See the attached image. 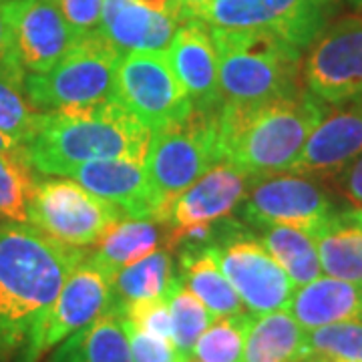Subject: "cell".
<instances>
[{"label": "cell", "mask_w": 362, "mask_h": 362, "mask_svg": "<svg viewBox=\"0 0 362 362\" xmlns=\"http://www.w3.org/2000/svg\"><path fill=\"white\" fill-rule=\"evenodd\" d=\"M87 254L30 223H0V362H25L69 274Z\"/></svg>", "instance_id": "obj_1"}, {"label": "cell", "mask_w": 362, "mask_h": 362, "mask_svg": "<svg viewBox=\"0 0 362 362\" xmlns=\"http://www.w3.org/2000/svg\"><path fill=\"white\" fill-rule=\"evenodd\" d=\"M151 131L117 101L45 111L39 129L23 147L35 173L66 177L97 159H127L145 165Z\"/></svg>", "instance_id": "obj_2"}, {"label": "cell", "mask_w": 362, "mask_h": 362, "mask_svg": "<svg viewBox=\"0 0 362 362\" xmlns=\"http://www.w3.org/2000/svg\"><path fill=\"white\" fill-rule=\"evenodd\" d=\"M324 115L308 89L250 109H218L221 159L250 180L288 173Z\"/></svg>", "instance_id": "obj_3"}, {"label": "cell", "mask_w": 362, "mask_h": 362, "mask_svg": "<svg viewBox=\"0 0 362 362\" xmlns=\"http://www.w3.org/2000/svg\"><path fill=\"white\" fill-rule=\"evenodd\" d=\"M207 28L218 54L220 109H250L302 90L300 49L270 33Z\"/></svg>", "instance_id": "obj_4"}, {"label": "cell", "mask_w": 362, "mask_h": 362, "mask_svg": "<svg viewBox=\"0 0 362 362\" xmlns=\"http://www.w3.org/2000/svg\"><path fill=\"white\" fill-rule=\"evenodd\" d=\"M221 161L218 111H192L183 121L151 133L145 171L153 189L157 221L168 226L171 204L207 169Z\"/></svg>", "instance_id": "obj_5"}, {"label": "cell", "mask_w": 362, "mask_h": 362, "mask_svg": "<svg viewBox=\"0 0 362 362\" xmlns=\"http://www.w3.org/2000/svg\"><path fill=\"white\" fill-rule=\"evenodd\" d=\"M121 59L101 30L85 35L51 71L26 75V95L40 111L115 101Z\"/></svg>", "instance_id": "obj_6"}, {"label": "cell", "mask_w": 362, "mask_h": 362, "mask_svg": "<svg viewBox=\"0 0 362 362\" xmlns=\"http://www.w3.org/2000/svg\"><path fill=\"white\" fill-rule=\"evenodd\" d=\"M209 246L250 314L259 316L288 308L296 284L250 228L228 218L218 221Z\"/></svg>", "instance_id": "obj_7"}, {"label": "cell", "mask_w": 362, "mask_h": 362, "mask_svg": "<svg viewBox=\"0 0 362 362\" xmlns=\"http://www.w3.org/2000/svg\"><path fill=\"white\" fill-rule=\"evenodd\" d=\"M127 218L119 207L90 194L71 177L37 181L28 204V223L54 242L89 247Z\"/></svg>", "instance_id": "obj_8"}, {"label": "cell", "mask_w": 362, "mask_h": 362, "mask_svg": "<svg viewBox=\"0 0 362 362\" xmlns=\"http://www.w3.org/2000/svg\"><path fill=\"white\" fill-rule=\"evenodd\" d=\"M337 0H209L197 18L214 28L270 33L304 52L322 35Z\"/></svg>", "instance_id": "obj_9"}, {"label": "cell", "mask_w": 362, "mask_h": 362, "mask_svg": "<svg viewBox=\"0 0 362 362\" xmlns=\"http://www.w3.org/2000/svg\"><path fill=\"white\" fill-rule=\"evenodd\" d=\"M115 101L151 133L183 121L194 111L165 51L123 54L117 66Z\"/></svg>", "instance_id": "obj_10"}, {"label": "cell", "mask_w": 362, "mask_h": 362, "mask_svg": "<svg viewBox=\"0 0 362 362\" xmlns=\"http://www.w3.org/2000/svg\"><path fill=\"white\" fill-rule=\"evenodd\" d=\"M306 89L322 103L362 97V13L328 25L302 65Z\"/></svg>", "instance_id": "obj_11"}, {"label": "cell", "mask_w": 362, "mask_h": 362, "mask_svg": "<svg viewBox=\"0 0 362 362\" xmlns=\"http://www.w3.org/2000/svg\"><path fill=\"white\" fill-rule=\"evenodd\" d=\"M238 207L240 218L252 228L290 226L312 233L332 209V202L312 177L276 173L250 181Z\"/></svg>", "instance_id": "obj_12"}, {"label": "cell", "mask_w": 362, "mask_h": 362, "mask_svg": "<svg viewBox=\"0 0 362 362\" xmlns=\"http://www.w3.org/2000/svg\"><path fill=\"white\" fill-rule=\"evenodd\" d=\"M111 306V276L85 256L69 274L59 296L47 314L37 342L25 362H39L49 350L93 324Z\"/></svg>", "instance_id": "obj_13"}, {"label": "cell", "mask_w": 362, "mask_h": 362, "mask_svg": "<svg viewBox=\"0 0 362 362\" xmlns=\"http://www.w3.org/2000/svg\"><path fill=\"white\" fill-rule=\"evenodd\" d=\"M14 57L26 75L47 73L81 37L66 25L54 0H6Z\"/></svg>", "instance_id": "obj_14"}, {"label": "cell", "mask_w": 362, "mask_h": 362, "mask_svg": "<svg viewBox=\"0 0 362 362\" xmlns=\"http://www.w3.org/2000/svg\"><path fill=\"white\" fill-rule=\"evenodd\" d=\"M346 103L324 115L288 173L330 177L362 156V97Z\"/></svg>", "instance_id": "obj_15"}, {"label": "cell", "mask_w": 362, "mask_h": 362, "mask_svg": "<svg viewBox=\"0 0 362 362\" xmlns=\"http://www.w3.org/2000/svg\"><path fill=\"white\" fill-rule=\"evenodd\" d=\"M250 181L235 165L223 159L218 161L171 204L168 214L169 230L180 232L230 218L233 209L242 204Z\"/></svg>", "instance_id": "obj_16"}, {"label": "cell", "mask_w": 362, "mask_h": 362, "mask_svg": "<svg viewBox=\"0 0 362 362\" xmlns=\"http://www.w3.org/2000/svg\"><path fill=\"white\" fill-rule=\"evenodd\" d=\"M165 54L173 75L189 95L195 111H218V54L206 23H202L199 18H189L180 25Z\"/></svg>", "instance_id": "obj_17"}, {"label": "cell", "mask_w": 362, "mask_h": 362, "mask_svg": "<svg viewBox=\"0 0 362 362\" xmlns=\"http://www.w3.org/2000/svg\"><path fill=\"white\" fill-rule=\"evenodd\" d=\"M66 177L119 207L127 218L157 221V206L145 165L127 159H97L73 169Z\"/></svg>", "instance_id": "obj_18"}, {"label": "cell", "mask_w": 362, "mask_h": 362, "mask_svg": "<svg viewBox=\"0 0 362 362\" xmlns=\"http://www.w3.org/2000/svg\"><path fill=\"white\" fill-rule=\"evenodd\" d=\"M181 21L145 8L133 0H105L101 16L103 37L121 54L168 51Z\"/></svg>", "instance_id": "obj_19"}, {"label": "cell", "mask_w": 362, "mask_h": 362, "mask_svg": "<svg viewBox=\"0 0 362 362\" xmlns=\"http://www.w3.org/2000/svg\"><path fill=\"white\" fill-rule=\"evenodd\" d=\"M286 310L304 330L362 320V284L320 276L298 286Z\"/></svg>", "instance_id": "obj_20"}, {"label": "cell", "mask_w": 362, "mask_h": 362, "mask_svg": "<svg viewBox=\"0 0 362 362\" xmlns=\"http://www.w3.org/2000/svg\"><path fill=\"white\" fill-rule=\"evenodd\" d=\"M310 235L326 276L362 284V207H332Z\"/></svg>", "instance_id": "obj_21"}, {"label": "cell", "mask_w": 362, "mask_h": 362, "mask_svg": "<svg viewBox=\"0 0 362 362\" xmlns=\"http://www.w3.org/2000/svg\"><path fill=\"white\" fill-rule=\"evenodd\" d=\"M308 354V330L288 310H276L254 316L242 362H306Z\"/></svg>", "instance_id": "obj_22"}, {"label": "cell", "mask_w": 362, "mask_h": 362, "mask_svg": "<svg viewBox=\"0 0 362 362\" xmlns=\"http://www.w3.org/2000/svg\"><path fill=\"white\" fill-rule=\"evenodd\" d=\"M180 280L199 298L214 318L244 312V304L223 276L211 246H183L180 254Z\"/></svg>", "instance_id": "obj_23"}, {"label": "cell", "mask_w": 362, "mask_h": 362, "mask_svg": "<svg viewBox=\"0 0 362 362\" xmlns=\"http://www.w3.org/2000/svg\"><path fill=\"white\" fill-rule=\"evenodd\" d=\"M52 362H133L121 312L101 314L57 346Z\"/></svg>", "instance_id": "obj_24"}, {"label": "cell", "mask_w": 362, "mask_h": 362, "mask_svg": "<svg viewBox=\"0 0 362 362\" xmlns=\"http://www.w3.org/2000/svg\"><path fill=\"white\" fill-rule=\"evenodd\" d=\"M159 221L147 218H123L99 240L97 252L90 256L113 280V276L121 268L131 266L159 250Z\"/></svg>", "instance_id": "obj_25"}, {"label": "cell", "mask_w": 362, "mask_h": 362, "mask_svg": "<svg viewBox=\"0 0 362 362\" xmlns=\"http://www.w3.org/2000/svg\"><path fill=\"white\" fill-rule=\"evenodd\" d=\"M42 113L26 95V71L18 61H0V131L25 147L39 129Z\"/></svg>", "instance_id": "obj_26"}, {"label": "cell", "mask_w": 362, "mask_h": 362, "mask_svg": "<svg viewBox=\"0 0 362 362\" xmlns=\"http://www.w3.org/2000/svg\"><path fill=\"white\" fill-rule=\"evenodd\" d=\"M175 278L171 246L159 247L153 254L139 262L125 266L117 272L111 280V306L121 310L125 304L143 298L165 296L171 280Z\"/></svg>", "instance_id": "obj_27"}, {"label": "cell", "mask_w": 362, "mask_h": 362, "mask_svg": "<svg viewBox=\"0 0 362 362\" xmlns=\"http://www.w3.org/2000/svg\"><path fill=\"white\" fill-rule=\"evenodd\" d=\"M258 240L272 254L296 286H304L322 276L320 256L310 233L290 226H262Z\"/></svg>", "instance_id": "obj_28"}, {"label": "cell", "mask_w": 362, "mask_h": 362, "mask_svg": "<svg viewBox=\"0 0 362 362\" xmlns=\"http://www.w3.org/2000/svg\"><path fill=\"white\" fill-rule=\"evenodd\" d=\"M165 302H168L169 316H171L173 344L180 352L181 361L189 362L194 358L195 342L216 318L207 310L206 304L195 296L189 288L183 286L177 274L165 292Z\"/></svg>", "instance_id": "obj_29"}, {"label": "cell", "mask_w": 362, "mask_h": 362, "mask_svg": "<svg viewBox=\"0 0 362 362\" xmlns=\"http://www.w3.org/2000/svg\"><path fill=\"white\" fill-rule=\"evenodd\" d=\"M254 314L247 310L216 318L195 342L194 358L197 362H242L247 332Z\"/></svg>", "instance_id": "obj_30"}, {"label": "cell", "mask_w": 362, "mask_h": 362, "mask_svg": "<svg viewBox=\"0 0 362 362\" xmlns=\"http://www.w3.org/2000/svg\"><path fill=\"white\" fill-rule=\"evenodd\" d=\"M37 181L23 151L0 153V220L28 223V204Z\"/></svg>", "instance_id": "obj_31"}, {"label": "cell", "mask_w": 362, "mask_h": 362, "mask_svg": "<svg viewBox=\"0 0 362 362\" xmlns=\"http://www.w3.org/2000/svg\"><path fill=\"white\" fill-rule=\"evenodd\" d=\"M121 316L133 326L141 328L149 334L168 338L173 342V330H171V316L165 296L159 298H143L125 304L121 310Z\"/></svg>", "instance_id": "obj_32"}, {"label": "cell", "mask_w": 362, "mask_h": 362, "mask_svg": "<svg viewBox=\"0 0 362 362\" xmlns=\"http://www.w3.org/2000/svg\"><path fill=\"white\" fill-rule=\"evenodd\" d=\"M123 318V316H121ZM123 328L129 340L133 362H183L175 344L168 338L149 334L123 318Z\"/></svg>", "instance_id": "obj_33"}, {"label": "cell", "mask_w": 362, "mask_h": 362, "mask_svg": "<svg viewBox=\"0 0 362 362\" xmlns=\"http://www.w3.org/2000/svg\"><path fill=\"white\" fill-rule=\"evenodd\" d=\"M105 0H54L66 25L75 30L77 37L97 33L101 28Z\"/></svg>", "instance_id": "obj_34"}, {"label": "cell", "mask_w": 362, "mask_h": 362, "mask_svg": "<svg viewBox=\"0 0 362 362\" xmlns=\"http://www.w3.org/2000/svg\"><path fill=\"white\" fill-rule=\"evenodd\" d=\"M338 175H340V185L344 194L349 195L356 206L362 207V156L356 157Z\"/></svg>", "instance_id": "obj_35"}, {"label": "cell", "mask_w": 362, "mask_h": 362, "mask_svg": "<svg viewBox=\"0 0 362 362\" xmlns=\"http://www.w3.org/2000/svg\"><path fill=\"white\" fill-rule=\"evenodd\" d=\"M0 61H16L13 33H11V23L6 14V0H0Z\"/></svg>", "instance_id": "obj_36"}, {"label": "cell", "mask_w": 362, "mask_h": 362, "mask_svg": "<svg viewBox=\"0 0 362 362\" xmlns=\"http://www.w3.org/2000/svg\"><path fill=\"white\" fill-rule=\"evenodd\" d=\"M137 4H141L145 8H151V11H157V13L169 14V16H175L177 21L185 23L189 21L192 16L187 14V11L183 8L181 0H133Z\"/></svg>", "instance_id": "obj_37"}, {"label": "cell", "mask_w": 362, "mask_h": 362, "mask_svg": "<svg viewBox=\"0 0 362 362\" xmlns=\"http://www.w3.org/2000/svg\"><path fill=\"white\" fill-rule=\"evenodd\" d=\"M209 0H181V4H183V8L187 11V14L192 16V18H197V14L199 11L206 6Z\"/></svg>", "instance_id": "obj_38"}, {"label": "cell", "mask_w": 362, "mask_h": 362, "mask_svg": "<svg viewBox=\"0 0 362 362\" xmlns=\"http://www.w3.org/2000/svg\"><path fill=\"white\" fill-rule=\"evenodd\" d=\"M18 151H23V147H18L11 137H6L0 131V153H18Z\"/></svg>", "instance_id": "obj_39"}, {"label": "cell", "mask_w": 362, "mask_h": 362, "mask_svg": "<svg viewBox=\"0 0 362 362\" xmlns=\"http://www.w3.org/2000/svg\"><path fill=\"white\" fill-rule=\"evenodd\" d=\"M346 2L354 4V6H361V8H362V0H346Z\"/></svg>", "instance_id": "obj_40"}, {"label": "cell", "mask_w": 362, "mask_h": 362, "mask_svg": "<svg viewBox=\"0 0 362 362\" xmlns=\"http://www.w3.org/2000/svg\"><path fill=\"white\" fill-rule=\"evenodd\" d=\"M189 362H192V361H189Z\"/></svg>", "instance_id": "obj_41"}]
</instances>
